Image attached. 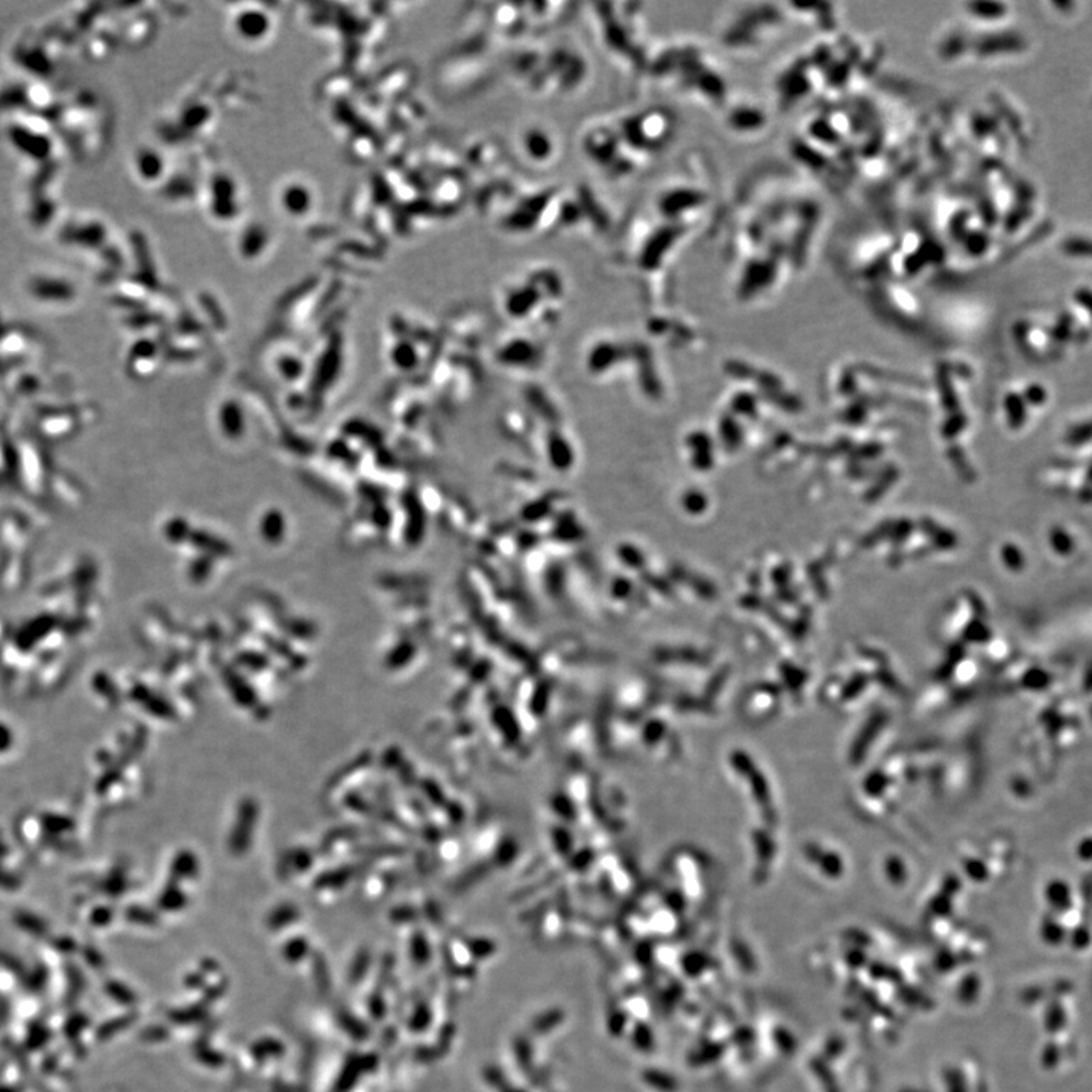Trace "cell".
I'll list each match as a JSON object with an SVG mask.
<instances>
[{
  "label": "cell",
  "mask_w": 1092,
  "mask_h": 1092,
  "mask_svg": "<svg viewBox=\"0 0 1092 1092\" xmlns=\"http://www.w3.org/2000/svg\"><path fill=\"white\" fill-rule=\"evenodd\" d=\"M786 8L789 15L810 26L816 25L826 32L833 31L834 25H839V7L834 3H788Z\"/></svg>",
  "instance_id": "obj_2"
},
{
  "label": "cell",
  "mask_w": 1092,
  "mask_h": 1092,
  "mask_svg": "<svg viewBox=\"0 0 1092 1092\" xmlns=\"http://www.w3.org/2000/svg\"><path fill=\"white\" fill-rule=\"evenodd\" d=\"M1059 249L1066 259L1092 263V234H1086V232L1070 234L1062 238Z\"/></svg>",
  "instance_id": "obj_3"
},
{
  "label": "cell",
  "mask_w": 1092,
  "mask_h": 1092,
  "mask_svg": "<svg viewBox=\"0 0 1092 1092\" xmlns=\"http://www.w3.org/2000/svg\"><path fill=\"white\" fill-rule=\"evenodd\" d=\"M1051 540H1053V545H1055V548H1057L1061 553H1068V551H1072V540H1070L1068 536H1065V532H1053Z\"/></svg>",
  "instance_id": "obj_4"
},
{
  "label": "cell",
  "mask_w": 1092,
  "mask_h": 1092,
  "mask_svg": "<svg viewBox=\"0 0 1092 1092\" xmlns=\"http://www.w3.org/2000/svg\"><path fill=\"white\" fill-rule=\"evenodd\" d=\"M730 125L741 137H754L768 129L770 119L762 106L741 100L730 111Z\"/></svg>",
  "instance_id": "obj_1"
}]
</instances>
